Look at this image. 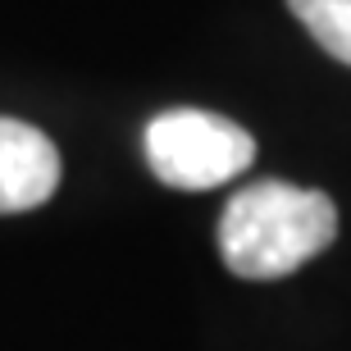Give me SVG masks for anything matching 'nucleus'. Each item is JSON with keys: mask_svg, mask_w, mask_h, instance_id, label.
I'll return each instance as SVG.
<instances>
[{"mask_svg": "<svg viewBox=\"0 0 351 351\" xmlns=\"http://www.w3.org/2000/svg\"><path fill=\"white\" fill-rule=\"evenodd\" d=\"M338 237V206L315 187L261 178L228 196L219 256L237 278H283Z\"/></svg>", "mask_w": 351, "mask_h": 351, "instance_id": "f257e3e1", "label": "nucleus"}, {"mask_svg": "<svg viewBox=\"0 0 351 351\" xmlns=\"http://www.w3.org/2000/svg\"><path fill=\"white\" fill-rule=\"evenodd\" d=\"M256 137L210 110H165L146 123V165L165 187L210 192L251 169Z\"/></svg>", "mask_w": 351, "mask_h": 351, "instance_id": "f03ea898", "label": "nucleus"}, {"mask_svg": "<svg viewBox=\"0 0 351 351\" xmlns=\"http://www.w3.org/2000/svg\"><path fill=\"white\" fill-rule=\"evenodd\" d=\"M60 187V151L41 128L0 114V215L46 206Z\"/></svg>", "mask_w": 351, "mask_h": 351, "instance_id": "7ed1b4c3", "label": "nucleus"}, {"mask_svg": "<svg viewBox=\"0 0 351 351\" xmlns=\"http://www.w3.org/2000/svg\"><path fill=\"white\" fill-rule=\"evenodd\" d=\"M287 10L338 64H351V0H287Z\"/></svg>", "mask_w": 351, "mask_h": 351, "instance_id": "20e7f679", "label": "nucleus"}]
</instances>
